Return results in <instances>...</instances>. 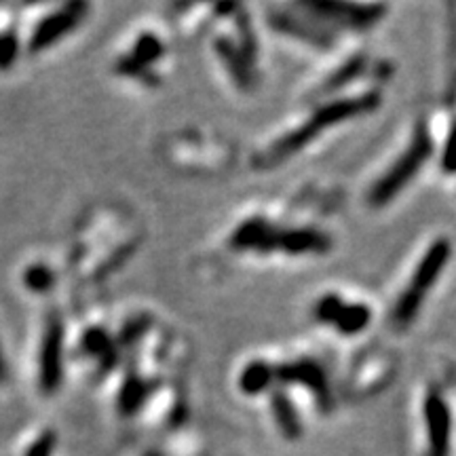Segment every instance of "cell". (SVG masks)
I'll return each instance as SVG.
<instances>
[{
	"label": "cell",
	"mask_w": 456,
	"mask_h": 456,
	"mask_svg": "<svg viewBox=\"0 0 456 456\" xmlns=\"http://www.w3.org/2000/svg\"><path fill=\"white\" fill-rule=\"evenodd\" d=\"M85 13H87V4L70 3L53 11V13L45 15L32 30L30 41H28V51L30 53H41L51 45H55L60 38H64L68 32L81 24Z\"/></svg>",
	"instance_id": "6"
},
{
	"label": "cell",
	"mask_w": 456,
	"mask_h": 456,
	"mask_svg": "<svg viewBox=\"0 0 456 456\" xmlns=\"http://www.w3.org/2000/svg\"><path fill=\"white\" fill-rule=\"evenodd\" d=\"M83 349L85 353H89L91 357H110L112 355V342L110 336L104 328H91L83 334Z\"/></svg>",
	"instance_id": "14"
},
{
	"label": "cell",
	"mask_w": 456,
	"mask_h": 456,
	"mask_svg": "<svg viewBox=\"0 0 456 456\" xmlns=\"http://www.w3.org/2000/svg\"><path fill=\"white\" fill-rule=\"evenodd\" d=\"M273 412H275L277 425L279 429L283 431L285 437L294 440V437L300 436V423H298V416H296L292 403L288 399L277 395L275 402H273Z\"/></svg>",
	"instance_id": "11"
},
{
	"label": "cell",
	"mask_w": 456,
	"mask_h": 456,
	"mask_svg": "<svg viewBox=\"0 0 456 456\" xmlns=\"http://www.w3.org/2000/svg\"><path fill=\"white\" fill-rule=\"evenodd\" d=\"M20 57V38L13 30L0 32V72H7Z\"/></svg>",
	"instance_id": "15"
},
{
	"label": "cell",
	"mask_w": 456,
	"mask_h": 456,
	"mask_svg": "<svg viewBox=\"0 0 456 456\" xmlns=\"http://www.w3.org/2000/svg\"><path fill=\"white\" fill-rule=\"evenodd\" d=\"M442 167H444V171H448V174H454L456 171V125H454V129L450 131L446 148H444Z\"/></svg>",
	"instance_id": "16"
},
{
	"label": "cell",
	"mask_w": 456,
	"mask_h": 456,
	"mask_svg": "<svg viewBox=\"0 0 456 456\" xmlns=\"http://www.w3.org/2000/svg\"><path fill=\"white\" fill-rule=\"evenodd\" d=\"M7 376H9V368H7V362H4L3 349H0V383H3V380H7Z\"/></svg>",
	"instance_id": "18"
},
{
	"label": "cell",
	"mask_w": 456,
	"mask_h": 456,
	"mask_svg": "<svg viewBox=\"0 0 456 456\" xmlns=\"http://www.w3.org/2000/svg\"><path fill=\"white\" fill-rule=\"evenodd\" d=\"M55 275L43 262H34L24 271V285L34 294H45L53 288Z\"/></svg>",
	"instance_id": "12"
},
{
	"label": "cell",
	"mask_w": 456,
	"mask_h": 456,
	"mask_svg": "<svg viewBox=\"0 0 456 456\" xmlns=\"http://www.w3.org/2000/svg\"><path fill=\"white\" fill-rule=\"evenodd\" d=\"M431 148H433L431 140L429 135L425 134V129L416 131L412 142H410V146L402 152V157H399L397 161L387 169V174L376 182L372 191H370V197H368L370 205H374V208H383V205L389 203L391 199L395 197L416 174H419V169L423 167L425 161L431 155Z\"/></svg>",
	"instance_id": "3"
},
{
	"label": "cell",
	"mask_w": 456,
	"mask_h": 456,
	"mask_svg": "<svg viewBox=\"0 0 456 456\" xmlns=\"http://www.w3.org/2000/svg\"><path fill=\"white\" fill-rule=\"evenodd\" d=\"M273 379H275V368L262 359H256L243 368L241 376H239V387L245 395H260L262 391L269 389Z\"/></svg>",
	"instance_id": "10"
},
{
	"label": "cell",
	"mask_w": 456,
	"mask_h": 456,
	"mask_svg": "<svg viewBox=\"0 0 456 456\" xmlns=\"http://www.w3.org/2000/svg\"><path fill=\"white\" fill-rule=\"evenodd\" d=\"M146 456H159V454H155V452H152V454H146Z\"/></svg>",
	"instance_id": "19"
},
{
	"label": "cell",
	"mask_w": 456,
	"mask_h": 456,
	"mask_svg": "<svg viewBox=\"0 0 456 456\" xmlns=\"http://www.w3.org/2000/svg\"><path fill=\"white\" fill-rule=\"evenodd\" d=\"M330 248V239L323 232L313 228H294V231H279L277 249L288 254H323Z\"/></svg>",
	"instance_id": "9"
},
{
	"label": "cell",
	"mask_w": 456,
	"mask_h": 456,
	"mask_svg": "<svg viewBox=\"0 0 456 456\" xmlns=\"http://www.w3.org/2000/svg\"><path fill=\"white\" fill-rule=\"evenodd\" d=\"M315 11L326 20L338 21L342 26H370L372 21L379 20V15L383 13L385 7H370V4H346V3H306L302 4V9Z\"/></svg>",
	"instance_id": "8"
},
{
	"label": "cell",
	"mask_w": 456,
	"mask_h": 456,
	"mask_svg": "<svg viewBox=\"0 0 456 456\" xmlns=\"http://www.w3.org/2000/svg\"><path fill=\"white\" fill-rule=\"evenodd\" d=\"M374 106H376V95H359V98H345V100L330 102V104H323L322 108H317V110L311 114L309 121L302 123L298 129L289 131L285 138L277 140L275 146H273V152H269V155L275 159L294 155L300 146H306L313 138H317L319 131L332 127V125L340 121H346V118L355 117V114L368 112L370 108Z\"/></svg>",
	"instance_id": "2"
},
{
	"label": "cell",
	"mask_w": 456,
	"mask_h": 456,
	"mask_svg": "<svg viewBox=\"0 0 456 456\" xmlns=\"http://www.w3.org/2000/svg\"><path fill=\"white\" fill-rule=\"evenodd\" d=\"M53 446H55V436L53 433H45V436H41L32 444L26 456H51Z\"/></svg>",
	"instance_id": "17"
},
{
	"label": "cell",
	"mask_w": 456,
	"mask_h": 456,
	"mask_svg": "<svg viewBox=\"0 0 456 456\" xmlns=\"http://www.w3.org/2000/svg\"><path fill=\"white\" fill-rule=\"evenodd\" d=\"M450 254H452V248H450L448 239H437L436 243L429 245L423 258L419 260V265H416L412 277L408 281V288L399 296L395 309H393V322L399 328H406L416 313H419L420 305H423L427 294L433 288V283L437 281V277L446 269Z\"/></svg>",
	"instance_id": "1"
},
{
	"label": "cell",
	"mask_w": 456,
	"mask_h": 456,
	"mask_svg": "<svg viewBox=\"0 0 456 456\" xmlns=\"http://www.w3.org/2000/svg\"><path fill=\"white\" fill-rule=\"evenodd\" d=\"M425 420L427 436H429V456H448L450 454V416L448 403L440 393H429L425 399Z\"/></svg>",
	"instance_id": "7"
},
{
	"label": "cell",
	"mask_w": 456,
	"mask_h": 456,
	"mask_svg": "<svg viewBox=\"0 0 456 456\" xmlns=\"http://www.w3.org/2000/svg\"><path fill=\"white\" fill-rule=\"evenodd\" d=\"M61 349H64V323L53 313L45 326L41 357H38V383L45 395H53L61 383Z\"/></svg>",
	"instance_id": "5"
},
{
	"label": "cell",
	"mask_w": 456,
	"mask_h": 456,
	"mask_svg": "<svg viewBox=\"0 0 456 456\" xmlns=\"http://www.w3.org/2000/svg\"><path fill=\"white\" fill-rule=\"evenodd\" d=\"M319 323H328L342 334H359L368 328L372 311L362 302H346L336 294L322 296L313 306Z\"/></svg>",
	"instance_id": "4"
},
{
	"label": "cell",
	"mask_w": 456,
	"mask_h": 456,
	"mask_svg": "<svg viewBox=\"0 0 456 456\" xmlns=\"http://www.w3.org/2000/svg\"><path fill=\"white\" fill-rule=\"evenodd\" d=\"M146 395V385L142 383L138 376H131L125 380L121 395H118V406H121L123 414H134L140 408L142 399Z\"/></svg>",
	"instance_id": "13"
}]
</instances>
